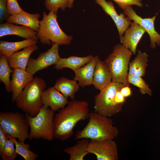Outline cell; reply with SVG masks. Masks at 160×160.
<instances>
[{
	"label": "cell",
	"instance_id": "1",
	"mask_svg": "<svg viewBox=\"0 0 160 160\" xmlns=\"http://www.w3.org/2000/svg\"><path fill=\"white\" fill-rule=\"evenodd\" d=\"M89 105L86 101L74 99L60 109L53 119L55 138L65 141L73 135V129L77 123L89 118Z\"/></svg>",
	"mask_w": 160,
	"mask_h": 160
},
{
	"label": "cell",
	"instance_id": "2",
	"mask_svg": "<svg viewBox=\"0 0 160 160\" xmlns=\"http://www.w3.org/2000/svg\"><path fill=\"white\" fill-rule=\"evenodd\" d=\"M89 118L86 126L76 132V140L87 138L91 140H101L113 139L118 136L119 129L113 126L111 118L95 112L90 113Z\"/></svg>",
	"mask_w": 160,
	"mask_h": 160
},
{
	"label": "cell",
	"instance_id": "3",
	"mask_svg": "<svg viewBox=\"0 0 160 160\" xmlns=\"http://www.w3.org/2000/svg\"><path fill=\"white\" fill-rule=\"evenodd\" d=\"M46 86L44 79L39 77L34 78L16 99L17 107L30 116H35L43 106L41 97Z\"/></svg>",
	"mask_w": 160,
	"mask_h": 160
},
{
	"label": "cell",
	"instance_id": "4",
	"mask_svg": "<svg viewBox=\"0 0 160 160\" xmlns=\"http://www.w3.org/2000/svg\"><path fill=\"white\" fill-rule=\"evenodd\" d=\"M57 14L50 12L47 14L43 12V18L40 21L37 36L43 44L50 45L51 41L59 45L71 44L73 36L67 35L61 29L57 21Z\"/></svg>",
	"mask_w": 160,
	"mask_h": 160
},
{
	"label": "cell",
	"instance_id": "5",
	"mask_svg": "<svg viewBox=\"0 0 160 160\" xmlns=\"http://www.w3.org/2000/svg\"><path fill=\"white\" fill-rule=\"evenodd\" d=\"M133 53L121 44H116L105 60L112 77V82L129 85L127 81L129 65Z\"/></svg>",
	"mask_w": 160,
	"mask_h": 160
},
{
	"label": "cell",
	"instance_id": "6",
	"mask_svg": "<svg viewBox=\"0 0 160 160\" xmlns=\"http://www.w3.org/2000/svg\"><path fill=\"white\" fill-rule=\"evenodd\" d=\"M55 111L43 106L38 113L32 117L25 113V117L30 129L28 138H42L48 141L53 140L54 134L53 119Z\"/></svg>",
	"mask_w": 160,
	"mask_h": 160
},
{
	"label": "cell",
	"instance_id": "7",
	"mask_svg": "<svg viewBox=\"0 0 160 160\" xmlns=\"http://www.w3.org/2000/svg\"><path fill=\"white\" fill-rule=\"evenodd\" d=\"M124 85L119 82H112L100 91L95 98V112L108 117L113 116L120 112L123 105L116 101V95Z\"/></svg>",
	"mask_w": 160,
	"mask_h": 160
},
{
	"label": "cell",
	"instance_id": "8",
	"mask_svg": "<svg viewBox=\"0 0 160 160\" xmlns=\"http://www.w3.org/2000/svg\"><path fill=\"white\" fill-rule=\"evenodd\" d=\"M0 127L12 137L25 141L28 138L29 127L25 116L19 112L0 113Z\"/></svg>",
	"mask_w": 160,
	"mask_h": 160
},
{
	"label": "cell",
	"instance_id": "9",
	"mask_svg": "<svg viewBox=\"0 0 160 160\" xmlns=\"http://www.w3.org/2000/svg\"><path fill=\"white\" fill-rule=\"evenodd\" d=\"M59 46L57 43L52 42L51 48L46 51L41 53L37 58L30 57L26 71L33 76L39 71L51 65H55L60 58L59 53Z\"/></svg>",
	"mask_w": 160,
	"mask_h": 160
},
{
	"label": "cell",
	"instance_id": "10",
	"mask_svg": "<svg viewBox=\"0 0 160 160\" xmlns=\"http://www.w3.org/2000/svg\"><path fill=\"white\" fill-rule=\"evenodd\" d=\"M87 151L94 154L97 160H117V144L113 139L90 140Z\"/></svg>",
	"mask_w": 160,
	"mask_h": 160
},
{
	"label": "cell",
	"instance_id": "11",
	"mask_svg": "<svg viewBox=\"0 0 160 160\" xmlns=\"http://www.w3.org/2000/svg\"><path fill=\"white\" fill-rule=\"evenodd\" d=\"M123 13L131 20L136 22L145 30L151 41V47L154 49L156 44L160 45V34L155 30L154 23L156 15L152 17L143 18L137 14L131 6L125 7Z\"/></svg>",
	"mask_w": 160,
	"mask_h": 160
},
{
	"label": "cell",
	"instance_id": "12",
	"mask_svg": "<svg viewBox=\"0 0 160 160\" xmlns=\"http://www.w3.org/2000/svg\"><path fill=\"white\" fill-rule=\"evenodd\" d=\"M94 0L102 7L106 13L112 18L117 28L120 39H121L131 23V20L127 17H126L123 13H120L118 15L111 1H107L105 0Z\"/></svg>",
	"mask_w": 160,
	"mask_h": 160
},
{
	"label": "cell",
	"instance_id": "13",
	"mask_svg": "<svg viewBox=\"0 0 160 160\" xmlns=\"http://www.w3.org/2000/svg\"><path fill=\"white\" fill-rule=\"evenodd\" d=\"M145 32L143 27L133 21L120 39L121 43L124 47L130 50L133 54H135L138 43Z\"/></svg>",
	"mask_w": 160,
	"mask_h": 160
},
{
	"label": "cell",
	"instance_id": "14",
	"mask_svg": "<svg viewBox=\"0 0 160 160\" xmlns=\"http://www.w3.org/2000/svg\"><path fill=\"white\" fill-rule=\"evenodd\" d=\"M67 99L54 86L44 90L41 97L43 106L54 111L65 107L69 102Z\"/></svg>",
	"mask_w": 160,
	"mask_h": 160
},
{
	"label": "cell",
	"instance_id": "15",
	"mask_svg": "<svg viewBox=\"0 0 160 160\" xmlns=\"http://www.w3.org/2000/svg\"><path fill=\"white\" fill-rule=\"evenodd\" d=\"M10 88L12 92V100L15 101L24 88L34 78L26 70L19 68L13 69Z\"/></svg>",
	"mask_w": 160,
	"mask_h": 160
},
{
	"label": "cell",
	"instance_id": "16",
	"mask_svg": "<svg viewBox=\"0 0 160 160\" xmlns=\"http://www.w3.org/2000/svg\"><path fill=\"white\" fill-rule=\"evenodd\" d=\"M112 82V77L105 61H97L94 72L92 84L97 89L101 91Z\"/></svg>",
	"mask_w": 160,
	"mask_h": 160
},
{
	"label": "cell",
	"instance_id": "17",
	"mask_svg": "<svg viewBox=\"0 0 160 160\" xmlns=\"http://www.w3.org/2000/svg\"><path fill=\"white\" fill-rule=\"evenodd\" d=\"M8 35H16L27 39H38L37 32L30 28L7 22L1 23L0 25V37Z\"/></svg>",
	"mask_w": 160,
	"mask_h": 160
},
{
	"label": "cell",
	"instance_id": "18",
	"mask_svg": "<svg viewBox=\"0 0 160 160\" xmlns=\"http://www.w3.org/2000/svg\"><path fill=\"white\" fill-rule=\"evenodd\" d=\"M99 59L97 55L94 56L89 62L74 71L73 79L78 82L80 86L84 87L92 84L96 65Z\"/></svg>",
	"mask_w": 160,
	"mask_h": 160
},
{
	"label": "cell",
	"instance_id": "19",
	"mask_svg": "<svg viewBox=\"0 0 160 160\" xmlns=\"http://www.w3.org/2000/svg\"><path fill=\"white\" fill-rule=\"evenodd\" d=\"M40 15L37 13L30 14L23 10L21 12L9 16L7 22L27 27L37 32L39 27Z\"/></svg>",
	"mask_w": 160,
	"mask_h": 160
},
{
	"label": "cell",
	"instance_id": "20",
	"mask_svg": "<svg viewBox=\"0 0 160 160\" xmlns=\"http://www.w3.org/2000/svg\"><path fill=\"white\" fill-rule=\"evenodd\" d=\"M39 48L36 44L17 52L8 58L9 66L12 69L19 68L26 70L30 57L31 53Z\"/></svg>",
	"mask_w": 160,
	"mask_h": 160
},
{
	"label": "cell",
	"instance_id": "21",
	"mask_svg": "<svg viewBox=\"0 0 160 160\" xmlns=\"http://www.w3.org/2000/svg\"><path fill=\"white\" fill-rule=\"evenodd\" d=\"M37 43V40L32 39L13 42L1 40L0 41V55H5L8 58L18 50L36 45Z\"/></svg>",
	"mask_w": 160,
	"mask_h": 160
},
{
	"label": "cell",
	"instance_id": "22",
	"mask_svg": "<svg viewBox=\"0 0 160 160\" xmlns=\"http://www.w3.org/2000/svg\"><path fill=\"white\" fill-rule=\"evenodd\" d=\"M93 57L89 55L84 57L71 56L68 58L60 57L54 67L57 70L68 68L74 71L89 62Z\"/></svg>",
	"mask_w": 160,
	"mask_h": 160
},
{
	"label": "cell",
	"instance_id": "23",
	"mask_svg": "<svg viewBox=\"0 0 160 160\" xmlns=\"http://www.w3.org/2000/svg\"><path fill=\"white\" fill-rule=\"evenodd\" d=\"M148 55L140 50L129 65L128 75H135L142 77L146 73L148 66Z\"/></svg>",
	"mask_w": 160,
	"mask_h": 160
},
{
	"label": "cell",
	"instance_id": "24",
	"mask_svg": "<svg viewBox=\"0 0 160 160\" xmlns=\"http://www.w3.org/2000/svg\"><path fill=\"white\" fill-rule=\"evenodd\" d=\"M77 81L62 77L57 80L54 86L65 97L75 99V95L79 89V86Z\"/></svg>",
	"mask_w": 160,
	"mask_h": 160
},
{
	"label": "cell",
	"instance_id": "25",
	"mask_svg": "<svg viewBox=\"0 0 160 160\" xmlns=\"http://www.w3.org/2000/svg\"><path fill=\"white\" fill-rule=\"evenodd\" d=\"M81 139L78 140L74 145L64 149V151L69 155V160H83L84 157L89 153L87 149L90 141L89 139Z\"/></svg>",
	"mask_w": 160,
	"mask_h": 160
},
{
	"label": "cell",
	"instance_id": "26",
	"mask_svg": "<svg viewBox=\"0 0 160 160\" xmlns=\"http://www.w3.org/2000/svg\"><path fill=\"white\" fill-rule=\"evenodd\" d=\"M9 66L8 58L5 55H0V81L4 84L8 92H11L10 76L13 70Z\"/></svg>",
	"mask_w": 160,
	"mask_h": 160
},
{
	"label": "cell",
	"instance_id": "27",
	"mask_svg": "<svg viewBox=\"0 0 160 160\" xmlns=\"http://www.w3.org/2000/svg\"><path fill=\"white\" fill-rule=\"evenodd\" d=\"M8 137L11 139L14 142L15 146L16 153L25 160H35L38 157V156L30 150L29 144L25 143V141H22L10 136L7 134Z\"/></svg>",
	"mask_w": 160,
	"mask_h": 160
},
{
	"label": "cell",
	"instance_id": "28",
	"mask_svg": "<svg viewBox=\"0 0 160 160\" xmlns=\"http://www.w3.org/2000/svg\"><path fill=\"white\" fill-rule=\"evenodd\" d=\"M127 81L129 84L138 87L142 94H146L150 96L152 95L151 89L142 77L135 75H128Z\"/></svg>",
	"mask_w": 160,
	"mask_h": 160
},
{
	"label": "cell",
	"instance_id": "29",
	"mask_svg": "<svg viewBox=\"0 0 160 160\" xmlns=\"http://www.w3.org/2000/svg\"><path fill=\"white\" fill-rule=\"evenodd\" d=\"M15 143L11 139L8 138L6 143L0 156L3 160H14L17 154L15 148Z\"/></svg>",
	"mask_w": 160,
	"mask_h": 160
},
{
	"label": "cell",
	"instance_id": "30",
	"mask_svg": "<svg viewBox=\"0 0 160 160\" xmlns=\"http://www.w3.org/2000/svg\"><path fill=\"white\" fill-rule=\"evenodd\" d=\"M69 0H45L44 4L46 9L49 11L57 13L59 8L65 11L68 7Z\"/></svg>",
	"mask_w": 160,
	"mask_h": 160
},
{
	"label": "cell",
	"instance_id": "31",
	"mask_svg": "<svg viewBox=\"0 0 160 160\" xmlns=\"http://www.w3.org/2000/svg\"><path fill=\"white\" fill-rule=\"evenodd\" d=\"M7 9L9 15L18 14L23 10L17 0H7Z\"/></svg>",
	"mask_w": 160,
	"mask_h": 160
},
{
	"label": "cell",
	"instance_id": "32",
	"mask_svg": "<svg viewBox=\"0 0 160 160\" xmlns=\"http://www.w3.org/2000/svg\"><path fill=\"white\" fill-rule=\"evenodd\" d=\"M123 10L126 6L135 5L138 7H142L143 4L142 0H113Z\"/></svg>",
	"mask_w": 160,
	"mask_h": 160
},
{
	"label": "cell",
	"instance_id": "33",
	"mask_svg": "<svg viewBox=\"0 0 160 160\" xmlns=\"http://www.w3.org/2000/svg\"><path fill=\"white\" fill-rule=\"evenodd\" d=\"M9 15L7 9V0H0V22L7 20Z\"/></svg>",
	"mask_w": 160,
	"mask_h": 160
},
{
	"label": "cell",
	"instance_id": "34",
	"mask_svg": "<svg viewBox=\"0 0 160 160\" xmlns=\"http://www.w3.org/2000/svg\"><path fill=\"white\" fill-rule=\"evenodd\" d=\"M8 138L7 134L0 127V154L2 152L7 140Z\"/></svg>",
	"mask_w": 160,
	"mask_h": 160
},
{
	"label": "cell",
	"instance_id": "35",
	"mask_svg": "<svg viewBox=\"0 0 160 160\" xmlns=\"http://www.w3.org/2000/svg\"><path fill=\"white\" fill-rule=\"evenodd\" d=\"M120 92L125 98L129 97L132 94L131 89L129 85L123 87L121 89Z\"/></svg>",
	"mask_w": 160,
	"mask_h": 160
},
{
	"label": "cell",
	"instance_id": "36",
	"mask_svg": "<svg viewBox=\"0 0 160 160\" xmlns=\"http://www.w3.org/2000/svg\"><path fill=\"white\" fill-rule=\"evenodd\" d=\"M125 97L120 92V90L118 91L116 95V101L118 104L123 105L125 101Z\"/></svg>",
	"mask_w": 160,
	"mask_h": 160
},
{
	"label": "cell",
	"instance_id": "37",
	"mask_svg": "<svg viewBox=\"0 0 160 160\" xmlns=\"http://www.w3.org/2000/svg\"><path fill=\"white\" fill-rule=\"evenodd\" d=\"M74 1V0H69L68 5V8H72Z\"/></svg>",
	"mask_w": 160,
	"mask_h": 160
}]
</instances>
